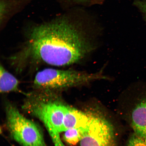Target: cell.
Masks as SVG:
<instances>
[{
    "label": "cell",
    "mask_w": 146,
    "mask_h": 146,
    "mask_svg": "<svg viewBox=\"0 0 146 146\" xmlns=\"http://www.w3.org/2000/svg\"><path fill=\"white\" fill-rule=\"evenodd\" d=\"M131 120L135 134L146 138V91L133 108Z\"/></svg>",
    "instance_id": "8992f818"
},
{
    "label": "cell",
    "mask_w": 146,
    "mask_h": 146,
    "mask_svg": "<svg viewBox=\"0 0 146 146\" xmlns=\"http://www.w3.org/2000/svg\"><path fill=\"white\" fill-rule=\"evenodd\" d=\"M19 80L8 72L2 64L0 66V91L3 94L20 92Z\"/></svg>",
    "instance_id": "ba28073f"
},
{
    "label": "cell",
    "mask_w": 146,
    "mask_h": 146,
    "mask_svg": "<svg viewBox=\"0 0 146 146\" xmlns=\"http://www.w3.org/2000/svg\"><path fill=\"white\" fill-rule=\"evenodd\" d=\"M134 4L143 14L146 20V1L137 0L135 1Z\"/></svg>",
    "instance_id": "8fae6325"
},
{
    "label": "cell",
    "mask_w": 146,
    "mask_h": 146,
    "mask_svg": "<svg viewBox=\"0 0 146 146\" xmlns=\"http://www.w3.org/2000/svg\"><path fill=\"white\" fill-rule=\"evenodd\" d=\"M106 78L100 72L89 74L73 70L47 68L36 73L33 86L35 89L59 92L69 88Z\"/></svg>",
    "instance_id": "3957f363"
},
{
    "label": "cell",
    "mask_w": 146,
    "mask_h": 146,
    "mask_svg": "<svg viewBox=\"0 0 146 146\" xmlns=\"http://www.w3.org/2000/svg\"><path fill=\"white\" fill-rule=\"evenodd\" d=\"M90 118V115L67 105L64 119V132L69 129L86 128Z\"/></svg>",
    "instance_id": "52a82bcc"
},
{
    "label": "cell",
    "mask_w": 146,
    "mask_h": 146,
    "mask_svg": "<svg viewBox=\"0 0 146 146\" xmlns=\"http://www.w3.org/2000/svg\"><path fill=\"white\" fill-rule=\"evenodd\" d=\"M5 113L9 132L18 143L21 146H46L37 124L25 117L11 104L6 105Z\"/></svg>",
    "instance_id": "277c9868"
},
{
    "label": "cell",
    "mask_w": 146,
    "mask_h": 146,
    "mask_svg": "<svg viewBox=\"0 0 146 146\" xmlns=\"http://www.w3.org/2000/svg\"><path fill=\"white\" fill-rule=\"evenodd\" d=\"M128 146H146V138L134 134L130 139Z\"/></svg>",
    "instance_id": "30bf717a"
},
{
    "label": "cell",
    "mask_w": 146,
    "mask_h": 146,
    "mask_svg": "<svg viewBox=\"0 0 146 146\" xmlns=\"http://www.w3.org/2000/svg\"><path fill=\"white\" fill-rule=\"evenodd\" d=\"M93 45L79 21L67 18L33 27L24 43L8 58L18 73L41 65L65 67L78 62Z\"/></svg>",
    "instance_id": "6da1fadb"
},
{
    "label": "cell",
    "mask_w": 146,
    "mask_h": 146,
    "mask_svg": "<svg viewBox=\"0 0 146 146\" xmlns=\"http://www.w3.org/2000/svg\"><path fill=\"white\" fill-rule=\"evenodd\" d=\"M114 135L113 127L107 120L101 116L90 115L80 146H114Z\"/></svg>",
    "instance_id": "5b68a950"
},
{
    "label": "cell",
    "mask_w": 146,
    "mask_h": 146,
    "mask_svg": "<svg viewBox=\"0 0 146 146\" xmlns=\"http://www.w3.org/2000/svg\"><path fill=\"white\" fill-rule=\"evenodd\" d=\"M78 2L84 3H96L101 0H75Z\"/></svg>",
    "instance_id": "7c38bea8"
},
{
    "label": "cell",
    "mask_w": 146,
    "mask_h": 146,
    "mask_svg": "<svg viewBox=\"0 0 146 146\" xmlns=\"http://www.w3.org/2000/svg\"><path fill=\"white\" fill-rule=\"evenodd\" d=\"M55 91L35 90L28 95L25 108L42 123L55 146H65L60 137L64 132V117L67 105L58 100Z\"/></svg>",
    "instance_id": "7a4b0ae2"
},
{
    "label": "cell",
    "mask_w": 146,
    "mask_h": 146,
    "mask_svg": "<svg viewBox=\"0 0 146 146\" xmlns=\"http://www.w3.org/2000/svg\"><path fill=\"white\" fill-rule=\"evenodd\" d=\"M86 127L85 129L72 128L67 129L64 132V139L69 145H76L81 141Z\"/></svg>",
    "instance_id": "9c48e42d"
}]
</instances>
